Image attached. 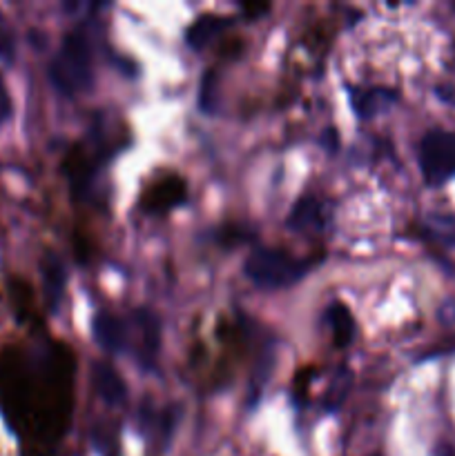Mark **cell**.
Wrapping results in <instances>:
<instances>
[{
    "label": "cell",
    "instance_id": "obj_1",
    "mask_svg": "<svg viewBox=\"0 0 455 456\" xmlns=\"http://www.w3.org/2000/svg\"><path fill=\"white\" fill-rule=\"evenodd\" d=\"M49 80L62 96H79L94 83V56L85 27L67 31L61 49L49 62Z\"/></svg>",
    "mask_w": 455,
    "mask_h": 456
},
{
    "label": "cell",
    "instance_id": "obj_2",
    "mask_svg": "<svg viewBox=\"0 0 455 456\" xmlns=\"http://www.w3.org/2000/svg\"><path fill=\"white\" fill-rule=\"evenodd\" d=\"M312 265V258H297L279 248H259L245 258L244 272L259 288L281 289L302 281Z\"/></svg>",
    "mask_w": 455,
    "mask_h": 456
},
{
    "label": "cell",
    "instance_id": "obj_3",
    "mask_svg": "<svg viewBox=\"0 0 455 456\" xmlns=\"http://www.w3.org/2000/svg\"><path fill=\"white\" fill-rule=\"evenodd\" d=\"M424 183L440 187L455 178V129H431L419 142Z\"/></svg>",
    "mask_w": 455,
    "mask_h": 456
},
{
    "label": "cell",
    "instance_id": "obj_4",
    "mask_svg": "<svg viewBox=\"0 0 455 456\" xmlns=\"http://www.w3.org/2000/svg\"><path fill=\"white\" fill-rule=\"evenodd\" d=\"M187 200V183L178 174H165V176L154 178L150 185L143 190L141 209L145 214H165L177 209Z\"/></svg>",
    "mask_w": 455,
    "mask_h": 456
},
{
    "label": "cell",
    "instance_id": "obj_5",
    "mask_svg": "<svg viewBox=\"0 0 455 456\" xmlns=\"http://www.w3.org/2000/svg\"><path fill=\"white\" fill-rule=\"evenodd\" d=\"M132 325L134 332H136V350H134L136 352V361L141 363V368L152 370L156 365L161 350L159 316L152 314L145 307H141V310H134Z\"/></svg>",
    "mask_w": 455,
    "mask_h": 456
},
{
    "label": "cell",
    "instance_id": "obj_6",
    "mask_svg": "<svg viewBox=\"0 0 455 456\" xmlns=\"http://www.w3.org/2000/svg\"><path fill=\"white\" fill-rule=\"evenodd\" d=\"M328 225V209L315 196H303L293 205L288 227L297 234H321Z\"/></svg>",
    "mask_w": 455,
    "mask_h": 456
},
{
    "label": "cell",
    "instance_id": "obj_7",
    "mask_svg": "<svg viewBox=\"0 0 455 456\" xmlns=\"http://www.w3.org/2000/svg\"><path fill=\"white\" fill-rule=\"evenodd\" d=\"M92 383L98 399H101L103 403L110 405V408L123 405L125 399H128V383L123 381L119 370H116L114 365L107 363V361H96V363H94Z\"/></svg>",
    "mask_w": 455,
    "mask_h": 456
},
{
    "label": "cell",
    "instance_id": "obj_8",
    "mask_svg": "<svg viewBox=\"0 0 455 456\" xmlns=\"http://www.w3.org/2000/svg\"><path fill=\"white\" fill-rule=\"evenodd\" d=\"M94 338L105 352H123L129 343V328L120 316L112 312H98L92 323Z\"/></svg>",
    "mask_w": 455,
    "mask_h": 456
},
{
    "label": "cell",
    "instance_id": "obj_9",
    "mask_svg": "<svg viewBox=\"0 0 455 456\" xmlns=\"http://www.w3.org/2000/svg\"><path fill=\"white\" fill-rule=\"evenodd\" d=\"M40 274H43L45 301H47L49 310L56 312L61 307L62 297H65L67 285V272L61 256L54 252H45L43 261H40Z\"/></svg>",
    "mask_w": 455,
    "mask_h": 456
},
{
    "label": "cell",
    "instance_id": "obj_10",
    "mask_svg": "<svg viewBox=\"0 0 455 456\" xmlns=\"http://www.w3.org/2000/svg\"><path fill=\"white\" fill-rule=\"evenodd\" d=\"M397 101V92L388 87H355L351 89V105L361 118H373Z\"/></svg>",
    "mask_w": 455,
    "mask_h": 456
},
{
    "label": "cell",
    "instance_id": "obj_11",
    "mask_svg": "<svg viewBox=\"0 0 455 456\" xmlns=\"http://www.w3.org/2000/svg\"><path fill=\"white\" fill-rule=\"evenodd\" d=\"M65 169L74 194H80V191L87 190L89 183H92L94 172H96V160H92V156H89V151L85 150V147L76 145L71 147L70 154H67Z\"/></svg>",
    "mask_w": 455,
    "mask_h": 456
},
{
    "label": "cell",
    "instance_id": "obj_12",
    "mask_svg": "<svg viewBox=\"0 0 455 456\" xmlns=\"http://www.w3.org/2000/svg\"><path fill=\"white\" fill-rule=\"evenodd\" d=\"M324 321L326 325H328L335 347L343 350V347L351 346L352 338H355V319H352L351 310H348L342 301L330 303V307L326 310Z\"/></svg>",
    "mask_w": 455,
    "mask_h": 456
},
{
    "label": "cell",
    "instance_id": "obj_13",
    "mask_svg": "<svg viewBox=\"0 0 455 456\" xmlns=\"http://www.w3.org/2000/svg\"><path fill=\"white\" fill-rule=\"evenodd\" d=\"M419 234L442 248H455V214H431L419 223Z\"/></svg>",
    "mask_w": 455,
    "mask_h": 456
},
{
    "label": "cell",
    "instance_id": "obj_14",
    "mask_svg": "<svg viewBox=\"0 0 455 456\" xmlns=\"http://www.w3.org/2000/svg\"><path fill=\"white\" fill-rule=\"evenodd\" d=\"M230 25V20L223 16H214V13H203V16L196 18L194 22L187 29V45L194 49H203L214 36L221 34L226 27Z\"/></svg>",
    "mask_w": 455,
    "mask_h": 456
},
{
    "label": "cell",
    "instance_id": "obj_15",
    "mask_svg": "<svg viewBox=\"0 0 455 456\" xmlns=\"http://www.w3.org/2000/svg\"><path fill=\"white\" fill-rule=\"evenodd\" d=\"M13 52H16V45H13L12 29L7 27L4 18L0 16V58H4L7 62H12Z\"/></svg>",
    "mask_w": 455,
    "mask_h": 456
},
{
    "label": "cell",
    "instance_id": "obj_16",
    "mask_svg": "<svg viewBox=\"0 0 455 456\" xmlns=\"http://www.w3.org/2000/svg\"><path fill=\"white\" fill-rule=\"evenodd\" d=\"M12 116V96H9V89L4 85L3 74H0V123L9 120Z\"/></svg>",
    "mask_w": 455,
    "mask_h": 456
},
{
    "label": "cell",
    "instance_id": "obj_17",
    "mask_svg": "<svg viewBox=\"0 0 455 456\" xmlns=\"http://www.w3.org/2000/svg\"><path fill=\"white\" fill-rule=\"evenodd\" d=\"M245 236L248 234L244 232V227H226V230L219 234V239H221L223 245H235L239 243V240H244Z\"/></svg>",
    "mask_w": 455,
    "mask_h": 456
},
{
    "label": "cell",
    "instance_id": "obj_18",
    "mask_svg": "<svg viewBox=\"0 0 455 456\" xmlns=\"http://www.w3.org/2000/svg\"><path fill=\"white\" fill-rule=\"evenodd\" d=\"M433 456H455V445L440 444L435 450H433Z\"/></svg>",
    "mask_w": 455,
    "mask_h": 456
},
{
    "label": "cell",
    "instance_id": "obj_19",
    "mask_svg": "<svg viewBox=\"0 0 455 456\" xmlns=\"http://www.w3.org/2000/svg\"><path fill=\"white\" fill-rule=\"evenodd\" d=\"M373 456H379V454H373Z\"/></svg>",
    "mask_w": 455,
    "mask_h": 456
}]
</instances>
